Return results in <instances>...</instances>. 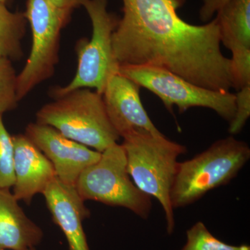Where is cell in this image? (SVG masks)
<instances>
[{
    "label": "cell",
    "mask_w": 250,
    "mask_h": 250,
    "mask_svg": "<svg viewBox=\"0 0 250 250\" xmlns=\"http://www.w3.org/2000/svg\"><path fill=\"white\" fill-rule=\"evenodd\" d=\"M112 36L120 65H150L207 89L233 88L231 59L221 51L217 20L189 24L177 14L185 0H122Z\"/></svg>",
    "instance_id": "6da1fadb"
},
{
    "label": "cell",
    "mask_w": 250,
    "mask_h": 250,
    "mask_svg": "<svg viewBox=\"0 0 250 250\" xmlns=\"http://www.w3.org/2000/svg\"><path fill=\"white\" fill-rule=\"evenodd\" d=\"M127 170L139 190L154 197L164 209L168 235L175 228L170 191L178 168V158L187 152L185 146L165 135L140 134L125 138Z\"/></svg>",
    "instance_id": "7a4b0ae2"
},
{
    "label": "cell",
    "mask_w": 250,
    "mask_h": 250,
    "mask_svg": "<svg viewBox=\"0 0 250 250\" xmlns=\"http://www.w3.org/2000/svg\"><path fill=\"white\" fill-rule=\"evenodd\" d=\"M250 159L248 143L230 136L215 141L190 160L179 163L170 191L172 208L192 205L210 190L227 185Z\"/></svg>",
    "instance_id": "3957f363"
},
{
    "label": "cell",
    "mask_w": 250,
    "mask_h": 250,
    "mask_svg": "<svg viewBox=\"0 0 250 250\" xmlns=\"http://www.w3.org/2000/svg\"><path fill=\"white\" fill-rule=\"evenodd\" d=\"M36 123L101 153L121 138L108 118L103 95L90 88L73 90L46 104L36 113Z\"/></svg>",
    "instance_id": "277c9868"
},
{
    "label": "cell",
    "mask_w": 250,
    "mask_h": 250,
    "mask_svg": "<svg viewBox=\"0 0 250 250\" xmlns=\"http://www.w3.org/2000/svg\"><path fill=\"white\" fill-rule=\"evenodd\" d=\"M108 0H83L84 8L92 23L90 40L82 39L76 45V73L70 83L51 90L54 99L80 89L94 88L103 95L108 80L119 73L120 64L113 52L112 36L118 18L108 11Z\"/></svg>",
    "instance_id": "5b68a950"
},
{
    "label": "cell",
    "mask_w": 250,
    "mask_h": 250,
    "mask_svg": "<svg viewBox=\"0 0 250 250\" xmlns=\"http://www.w3.org/2000/svg\"><path fill=\"white\" fill-rule=\"evenodd\" d=\"M75 187L84 201L123 207L143 219H147L152 209V197L130 179L126 153L118 143L106 148L97 162L81 173Z\"/></svg>",
    "instance_id": "8992f818"
},
{
    "label": "cell",
    "mask_w": 250,
    "mask_h": 250,
    "mask_svg": "<svg viewBox=\"0 0 250 250\" xmlns=\"http://www.w3.org/2000/svg\"><path fill=\"white\" fill-rule=\"evenodd\" d=\"M24 14L30 25L32 45L25 65L17 75L19 101L53 76L59 60L61 34L72 12L49 0H27Z\"/></svg>",
    "instance_id": "52a82bcc"
},
{
    "label": "cell",
    "mask_w": 250,
    "mask_h": 250,
    "mask_svg": "<svg viewBox=\"0 0 250 250\" xmlns=\"http://www.w3.org/2000/svg\"><path fill=\"white\" fill-rule=\"evenodd\" d=\"M119 72L160 98L166 108L174 106L179 113L192 107L210 108L229 123L236 110L235 94L207 89L161 67L150 65H120Z\"/></svg>",
    "instance_id": "ba28073f"
},
{
    "label": "cell",
    "mask_w": 250,
    "mask_h": 250,
    "mask_svg": "<svg viewBox=\"0 0 250 250\" xmlns=\"http://www.w3.org/2000/svg\"><path fill=\"white\" fill-rule=\"evenodd\" d=\"M24 135L43 153L63 183L75 187L81 173L100 159L101 152L65 137L48 125L31 123Z\"/></svg>",
    "instance_id": "9c48e42d"
},
{
    "label": "cell",
    "mask_w": 250,
    "mask_h": 250,
    "mask_svg": "<svg viewBox=\"0 0 250 250\" xmlns=\"http://www.w3.org/2000/svg\"><path fill=\"white\" fill-rule=\"evenodd\" d=\"M140 88L139 85L119 72L108 80L103 94L110 121L123 139L136 134H162L141 103Z\"/></svg>",
    "instance_id": "30bf717a"
},
{
    "label": "cell",
    "mask_w": 250,
    "mask_h": 250,
    "mask_svg": "<svg viewBox=\"0 0 250 250\" xmlns=\"http://www.w3.org/2000/svg\"><path fill=\"white\" fill-rule=\"evenodd\" d=\"M54 223L66 238L69 250H90L83 223L90 210L74 186L54 177L42 192Z\"/></svg>",
    "instance_id": "8fae6325"
},
{
    "label": "cell",
    "mask_w": 250,
    "mask_h": 250,
    "mask_svg": "<svg viewBox=\"0 0 250 250\" xmlns=\"http://www.w3.org/2000/svg\"><path fill=\"white\" fill-rule=\"evenodd\" d=\"M14 147V195L29 205L57 177L54 166L40 149L24 134L12 136Z\"/></svg>",
    "instance_id": "7c38bea8"
},
{
    "label": "cell",
    "mask_w": 250,
    "mask_h": 250,
    "mask_svg": "<svg viewBox=\"0 0 250 250\" xmlns=\"http://www.w3.org/2000/svg\"><path fill=\"white\" fill-rule=\"evenodd\" d=\"M43 236L42 229L28 218L9 189L0 188V250L35 248Z\"/></svg>",
    "instance_id": "4fadbf2b"
},
{
    "label": "cell",
    "mask_w": 250,
    "mask_h": 250,
    "mask_svg": "<svg viewBox=\"0 0 250 250\" xmlns=\"http://www.w3.org/2000/svg\"><path fill=\"white\" fill-rule=\"evenodd\" d=\"M220 42L232 51L250 48V0H231L216 14Z\"/></svg>",
    "instance_id": "5bb4252c"
},
{
    "label": "cell",
    "mask_w": 250,
    "mask_h": 250,
    "mask_svg": "<svg viewBox=\"0 0 250 250\" xmlns=\"http://www.w3.org/2000/svg\"><path fill=\"white\" fill-rule=\"evenodd\" d=\"M27 24L24 12H14L7 5L0 3V59L13 62L22 59V43Z\"/></svg>",
    "instance_id": "9a60e30c"
},
{
    "label": "cell",
    "mask_w": 250,
    "mask_h": 250,
    "mask_svg": "<svg viewBox=\"0 0 250 250\" xmlns=\"http://www.w3.org/2000/svg\"><path fill=\"white\" fill-rule=\"evenodd\" d=\"M181 250H250V246L225 243L212 234L205 223L199 221L187 230V242Z\"/></svg>",
    "instance_id": "2e32d148"
},
{
    "label": "cell",
    "mask_w": 250,
    "mask_h": 250,
    "mask_svg": "<svg viewBox=\"0 0 250 250\" xmlns=\"http://www.w3.org/2000/svg\"><path fill=\"white\" fill-rule=\"evenodd\" d=\"M17 72L9 59H0V115L12 111L19 103Z\"/></svg>",
    "instance_id": "e0dca14e"
},
{
    "label": "cell",
    "mask_w": 250,
    "mask_h": 250,
    "mask_svg": "<svg viewBox=\"0 0 250 250\" xmlns=\"http://www.w3.org/2000/svg\"><path fill=\"white\" fill-rule=\"evenodd\" d=\"M14 147L12 136L5 126L0 115V188L9 189L14 187Z\"/></svg>",
    "instance_id": "ac0fdd59"
},
{
    "label": "cell",
    "mask_w": 250,
    "mask_h": 250,
    "mask_svg": "<svg viewBox=\"0 0 250 250\" xmlns=\"http://www.w3.org/2000/svg\"><path fill=\"white\" fill-rule=\"evenodd\" d=\"M231 52L233 88L239 90L250 85V48H238Z\"/></svg>",
    "instance_id": "d6986e66"
},
{
    "label": "cell",
    "mask_w": 250,
    "mask_h": 250,
    "mask_svg": "<svg viewBox=\"0 0 250 250\" xmlns=\"http://www.w3.org/2000/svg\"><path fill=\"white\" fill-rule=\"evenodd\" d=\"M236 110L234 116L229 123V133L231 135L239 134L244 128L250 116V85L238 90L235 94Z\"/></svg>",
    "instance_id": "ffe728a7"
},
{
    "label": "cell",
    "mask_w": 250,
    "mask_h": 250,
    "mask_svg": "<svg viewBox=\"0 0 250 250\" xmlns=\"http://www.w3.org/2000/svg\"><path fill=\"white\" fill-rule=\"evenodd\" d=\"M231 0H203L200 10V18L207 23L211 21L214 15Z\"/></svg>",
    "instance_id": "44dd1931"
},
{
    "label": "cell",
    "mask_w": 250,
    "mask_h": 250,
    "mask_svg": "<svg viewBox=\"0 0 250 250\" xmlns=\"http://www.w3.org/2000/svg\"><path fill=\"white\" fill-rule=\"evenodd\" d=\"M56 6L65 11L72 12L74 9L82 6L83 0H49Z\"/></svg>",
    "instance_id": "7402d4cb"
},
{
    "label": "cell",
    "mask_w": 250,
    "mask_h": 250,
    "mask_svg": "<svg viewBox=\"0 0 250 250\" xmlns=\"http://www.w3.org/2000/svg\"><path fill=\"white\" fill-rule=\"evenodd\" d=\"M13 0H0V3H1V4L8 5Z\"/></svg>",
    "instance_id": "603a6c76"
},
{
    "label": "cell",
    "mask_w": 250,
    "mask_h": 250,
    "mask_svg": "<svg viewBox=\"0 0 250 250\" xmlns=\"http://www.w3.org/2000/svg\"><path fill=\"white\" fill-rule=\"evenodd\" d=\"M26 250H36L35 248H29V249Z\"/></svg>",
    "instance_id": "cb8c5ba5"
}]
</instances>
